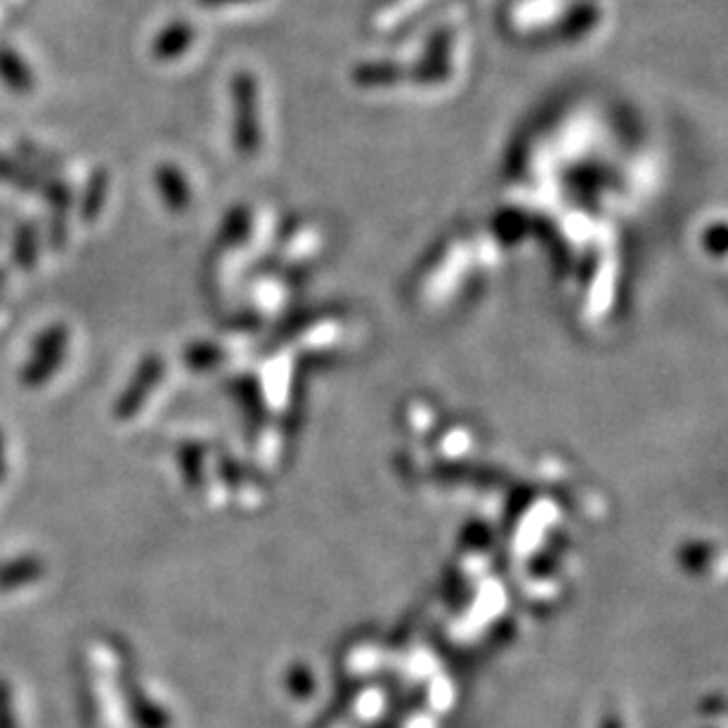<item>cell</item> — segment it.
<instances>
[{
    "label": "cell",
    "mask_w": 728,
    "mask_h": 728,
    "mask_svg": "<svg viewBox=\"0 0 728 728\" xmlns=\"http://www.w3.org/2000/svg\"><path fill=\"white\" fill-rule=\"evenodd\" d=\"M235 97H237V114H239V137L245 143H253L256 137V85L249 74H237L235 76Z\"/></svg>",
    "instance_id": "obj_1"
},
{
    "label": "cell",
    "mask_w": 728,
    "mask_h": 728,
    "mask_svg": "<svg viewBox=\"0 0 728 728\" xmlns=\"http://www.w3.org/2000/svg\"><path fill=\"white\" fill-rule=\"evenodd\" d=\"M0 79L14 93H29L33 89V76L24 60L14 50L0 45Z\"/></svg>",
    "instance_id": "obj_2"
},
{
    "label": "cell",
    "mask_w": 728,
    "mask_h": 728,
    "mask_svg": "<svg viewBox=\"0 0 728 728\" xmlns=\"http://www.w3.org/2000/svg\"><path fill=\"white\" fill-rule=\"evenodd\" d=\"M193 41H195V29L185 22H176V24H170L159 39H156L154 55L159 60L176 58L183 50H187Z\"/></svg>",
    "instance_id": "obj_3"
},
{
    "label": "cell",
    "mask_w": 728,
    "mask_h": 728,
    "mask_svg": "<svg viewBox=\"0 0 728 728\" xmlns=\"http://www.w3.org/2000/svg\"><path fill=\"white\" fill-rule=\"evenodd\" d=\"M403 76V69L393 62H381V64H362L355 79L360 85H391L397 83Z\"/></svg>",
    "instance_id": "obj_4"
},
{
    "label": "cell",
    "mask_w": 728,
    "mask_h": 728,
    "mask_svg": "<svg viewBox=\"0 0 728 728\" xmlns=\"http://www.w3.org/2000/svg\"><path fill=\"white\" fill-rule=\"evenodd\" d=\"M445 50H447V33L440 31L438 37H433L428 43L426 55L422 60V66H416V79H436L438 66L445 64Z\"/></svg>",
    "instance_id": "obj_5"
},
{
    "label": "cell",
    "mask_w": 728,
    "mask_h": 728,
    "mask_svg": "<svg viewBox=\"0 0 728 728\" xmlns=\"http://www.w3.org/2000/svg\"><path fill=\"white\" fill-rule=\"evenodd\" d=\"M6 476V445H3V436H0V478Z\"/></svg>",
    "instance_id": "obj_6"
},
{
    "label": "cell",
    "mask_w": 728,
    "mask_h": 728,
    "mask_svg": "<svg viewBox=\"0 0 728 728\" xmlns=\"http://www.w3.org/2000/svg\"><path fill=\"white\" fill-rule=\"evenodd\" d=\"M603 728H622V726H620V721L615 717H611V719L603 721Z\"/></svg>",
    "instance_id": "obj_7"
},
{
    "label": "cell",
    "mask_w": 728,
    "mask_h": 728,
    "mask_svg": "<svg viewBox=\"0 0 728 728\" xmlns=\"http://www.w3.org/2000/svg\"><path fill=\"white\" fill-rule=\"evenodd\" d=\"M206 6H218V3H235V0H201Z\"/></svg>",
    "instance_id": "obj_8"
}]
</instances>
